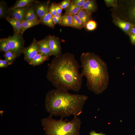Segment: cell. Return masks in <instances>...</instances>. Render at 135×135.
I'll list each match as a JSON object with an SVG mask.
<instances>
[{
	"mask_svg": "<svg viewBox=\"0 0 135 135\" xmlns=\"http://www.w3.org/2000/svg\"><path fill=\"white\" fill-rule=\"evenodd\" d=\"M87 96L73 94L67 90L53 89L46 95L45 107L50 115L64 118L71 116H78L82 113Z\"/></svg>",
	"mask_w": 135,
	"mask_h": 135,
	"instance_id": "2",
	"label": "cell"
},
{
	"mask_svg": "<svg viewBox=\"0 0 135 135\" xmlns=\"http://www.w3.org/2000/svg\"><path fill=\"white\" fill-rule=\"evenodd\" d=\"M80 61L82 68L80 74L86 78L88 89L96 94L102 93L109 81L106 64L98 56L89 52L82 53Z\"/></svg>",
	"mask_w": 135,
	"mask_h": 135,
	"instance_id": "3",
	"label": "cell"
},
{
	"mask_svg": "<svg viewBox=\"0 0 135 135\" xmlns=\"http://www.w3.org/2000/svg\"><path fill=\"white\" fill-rule=\"evenodd\" d=\"M80 66L73 54H61L48 64L47 78L56 89L78 92L81 88L83 77L79 72Z\"/></svg>",
	"mask_w": 135,
	"mask_h": 135,
	"instance_id": "1",
	"label": "cell"
},
{
	"mask_svg": "<svg viewBox=\"0 0 135 135\" xmlns=\"http://www.w3.org/2000/svg\"><path fill=\"white\" fill-rule=\"evenodd\" d=\"M40 2L35 0H17L15 4L11 8L8 9L9 10L16 8L26 7L30 4L35 3L36 4Z\"/></svg>",
	"mask_w": 135,
	"mask_h": 135,
	"instance_id": "16",
	"label": "cell"
},
{
	"mask_svg": "<svg viewBox=\"0 0 135 135\" xmlns=\"http://www.w3.org/2000/svg\"><path fill=\"white\" fill-rule=\"evenodd\" d=\"M6 20L12 26L14 32L20 34L21 32L22 28V22L20 20L13 18L7 16Z\"/></svg>",
	"mask_w": 135,
	"mask_h": 135,
	"instance_id": "13",
	"label": "cell"
},
{
	"mask_svg": "<svg viewBox=\"0 0 135 135\" xmlns=\"http://www.w3.org/2000/svg\"><path fill=\"white\" fill-rule=\"evenodd\" d=\"M106 4L109 6L116 7L117 6V1L113 0H104Z\"/></svg>",
	"mask_w": 135,
	"mask_h": 135,
	"instance_id": "31",
	"label": "cell"
},
{
	"mask_svg": "<svg viewBox=\"0 0 135 135\" xmlns=\"http://www.w3.org/2000/svg\"><path fill=\"white\" fill-rule=\"evenodd\" d=\"M113 21L116 25L128 34L132 29L135 27V25L130 22L123 20L118 17H114Z\"/></svg>",
	"mask_w": 135,
	"mask_h": 135,
	"instance_id": "9",
	"label": "cell"
},
{
	"mask_svg": "<svg viewBox=\"0 0 135 135\" xmlns=\"http://www.w3.org/2000/svg\"><path fill=\"white\" fill-rule=\"evenodd\" d=\"M96 5L94 0H88L82 8V9L85 10L90 14L95 11L96 9Z\"/></svg>",
	"mask_w": 135,
	"mask_h": 135,
	"instance_id": "19",
	"label": "cell"
},
{
	"mask_svg": "<svg viewBox=\"0 0 135 135\" xmlns=\"http://www.w3.org/2000/svg\"><path fill=\"white\" fill-rule=\"evenodd\" d=\"M86 26L88 30H94L96 28V24L94 21L90 20L87 22Z\"/></svg>",
	"mask_w": 135,
	"mask_h": 135,
	"instance_id": "26",
	"label": "cell"
},
{
	"mask_svg": "<svg viewBox=\"0 0 135 135\" xmlns=\"http://www.w3.org/2000/svg\"><path fill=\"white\" fill-rule=\"evenodd\" d=\"M130 35L131 43L134 44H135V34H131Z\"/></svg>",
	"mask_w": 135,
	"mask_h": 135,
	"instance_id": "34",
	"label": "cell"
},
{
	"mask_svg": "<svg viewBox=\"0 0 135 135\" xmlns=\"http://www.w3.org/2000/svg\"><path fill=\"white\" fill-rule=\"evenodd\" d=\"M133 3L130 10L129 14L130 19L135 22L134 25H135V1Z\"/></svg>",
	"mask_w": 135,
	"mask_h": 135,
	"instance_id": "27",
	"label": "cell"
},
{
	"mask_svg": "<svg viewBox=\"0 0 135 135\" xmlns=\"http://www.w3.org/2000/svg\"><path fill=\"white\" fill-rule=\"evenodd\" d=\"M135 34V27H133L131 30L129 35Z\"/></svg>",
	"mask_w": 135,
	"mask_h": 135,
	"instance_id": "37",
	"label": "cell"
},
{
	"mask_svg": "<svg viewBox=\"0 0 135 135\" xmlns=\"http://www.w3.org/2000/svg\"><path fill=\"white\" fill-rule=\"evenodd\" d=\"M0 50L5 53L10 51V48L6 42L4 38L0 39Z\"/></svg>",
	"mask_w": 135,
	"mask_h": 135,
	"instance_id": "25",
	"label": "cell"
},
{
	"mask_svg": "<svg viewBox=\"0 0 135 135\" xmlns=\"http://www.w3.org/2000/svg\"><path fill=\"white\" fill-rule=\"evenodd\" d=\"M49 58L43 54L39 52L32 59L29 64L33 66L39 65L48 60Z\"/></svg>",
	"mask_w": 135,
	"mask_h": 135,
	"instance_id": "14",
	"label": "cell"
},
{
	"mask_svg": "<svg viewBox=\"0 0 135 135\" xmlns=\"http://www.w3.org/2000/svg\"><path fill=\"white\" fill-rule=\"evenodd\" d=\"M72 20V14L65 12L62 17L59 24L63 26H71Z\"/></svg>",
	"mask_w": 135,
	"mask_h": 135,
	"instance_id": "17",
	"label": "cell"
},
{
	"mask_svg": "<svg viewBox=\"0 0 135 135\" xmlns=\"http://www.w3.org/2000/svg\"><path fill=\"white\" fill-rule=\"evenodd\" d=\"M55 3H52L48 8V11L52 16H55L57 14Z\"/></svg>",
	"mask_w": 135,
	"mask_h": 135,
	"instance_id": "28",
	"label": "cell"
},
{
	"mask_svg": "<svg viewBox=\"0 0 135 135\" xmlns=\"http://www.w3.org/2000/svg\"><path fill=\"white\" fill-rule=\"evenodd\" d=\"M36 3H32L27 7L24 20L30 21H39L34 12V8Z\"/></svg>",
	"mask_w": 135,
	"mask_h": 135,
	"instance_id": "11",
	"label": "cell"
},
{
	"mask_svg": "<svg viewBox=\"0 0 135 135\" xmlns=\"http://www.w3.org/2000/svg\"><path fill=\"white\" fill-rule=\"evenodd\" d=\"M53 18L54 23L55 24L58 23L59 24L60 22V20L54 16H53Z\"/></svg>",
	"mask_w": 135,
	"mask_h": 135,
	"instance_id": "36",
	"label": "cell"
},
{
	"mask_svg": "<svg viewBox=\"0 0 135 135\" xmlns=\"http://www.w3.org/2000/svg\"><path fill=\"white\" fill-rule=\"evenodd\" d=\"M39 52V45L38 41L35 38L28 47L24 48L22 51L24 55V59L29 64L32 59Z\"/></svg>",
	"mask_w": 135,
	"mask_h": 135,
	"instance_id": "6",
	"label": "cell"
},
{
	"mask_svg": "<svg viewBox=\"0 0 135 135\" xmlns=\"http://www.w3.org/2000/svg\"><path fill=\"white\" fill-rule=\"evenodd\" d=\"M40 23L46 25L52 28L54 27V24L53 18V16L48 11L39 20Z\"/></svg>",
	"mask_w": 135,
	"mask_h": 135,
	"instance_id": "15",
	"label": "cell"
},
{
	"mask_svg": "<svg viewBox=\"0 0 135 135\" xmlns=\"http://www.w3.org/2000/svg\"><path fill=\"white\" fill-rule=\"evenodd\" d=\"M54 16L60 20L62 16V14H57L56 15Z\"/></svg>",
	"mask_w": 135,
	"mask_h": 135,
	"instance_id": "38",
	"label": "cell"
},
{
	"mask_svg": "<svg viewBox=\"0 0 135 135\" xmlns=\"http://www.w3.org/2000/svg\"><path fill=\"white\" fill-rule=\"evenodd\" d=\"M49 36L45 38L38 41L39 52L44 54L45 56L49 57L50 55V50L48 44Z\"/></svg>",
	"mask_w": 135,
	"mask_h": 135,
	"instance_id": "12",
	"label": "cell"
},
{
	"mask_svg": "<svg viewBox=\"0 0 135 135\" xmlns=\"http://www.w3.org/2000/svg\"><path fill=\"white\" fill-rule=\"evenodd\" d=\"M56 7V10L57 14H61L62 8L59 4L55 3Z\"/></svg>",
	"mask_w": 135,
	"mask_h": 135,
	"instance_id": "33",
	"label": "cell"
},
{
	"mask_svg": "<svg viewBox=\"0 0 135 135\" xmlns=\"http://www.w3.org/2000/svg\"><path fill=\"white\" fill-rule=\"evenodd\" d=\"M52 116L50 115L41 120L45 135H80L81 122L77 116L69 121L62 117L57 120Z\"/></svg>",
	"mask_w": 135,
	"mask_h": 135,
	"instance_id": "4",
	"label": "cell"
},
{
	"mask_svg": "<svg viewBox=\"0 0 135 135\" xmlns=\"http://www.w3.org/2000/svg\"><path fill=\"white\" fill-rule=\"evenodd\" d=\"M72 15L73 20L71 27L77 29H80L84 26L82 21L77 15Z\"/></svg>",
	"mask_w": 135,
	"mask_h": 135,
	"instance_id": "22",
	"label": "cell"
},
{
	"mask_svg": "<svg viewBox=\"0 0 135 135\" xmlns=\"http://www.w3.org/2000/svg\"><path fill=\"white\" fill-rule=\"evenodd\" d=\"M27 6L24 7L18 8L9 10L8 16L14 18L22 22L24 20L25 12Z\"/></svg>",
	"mask_w": 135,
	"mask_h": 135,
	"instance_id": "10",
	"label": "cell"
},
{
	"mask_svg": "<svg viewBox=\"0 0 135 135\" xmlns=\"http://www.w3.org/2000/svg\"><path fill=\"white\" fill-rule=\"evenodd\" d=\"M9 10H7L6 3L4 1H0V18H5L8 16Z\"/></svg>",
	"mask_w": 135,
	"mask_h": 135,
	"instance_id": "23",
	"label": "cell"
},
{
	"mask_svg": "<svg viewBox=\"0 0 135 135\" xmlns=\"http://www.w3.org/2000/svg\"><path fill=\"white\" fill-rule=\"evenodd\" d=\"M91 14L82 8L76 15L81 20L84 26L90 20Z\"/></svg>",
	"mask_w": 135,
	"mask_h": 135,
	"instance_id": "18",
	"label": "cell"
},
{
	"mask_svg": "<svg viewBox=\"0 0 135 135\" xmlns=\"http://www.w3.org/2000/svg\"><path fill=\"white\" fill-rule=\"evenodd\" d=\"M71 0H65L59 3L62 9H66L69 6Z\"/></svg>",
	"mask_w": 135,
	"mask_h": 135,
	"instance_id": "30",
	"label": "cell"
},
{
	"mask_svg": "<svg viewBox=\"0 0 135 135\" xmlns=\"http://www.w3.org/2000/svg\"><path fill=\"white\" fill-rule=\"evenodd\" d=\"M90 135H106L105 134H103L102 132L97 133L94 130H92L90 132Z\"/></svg>",
	"mask_w": 135,
	"mask_h": 135,
	"instance_id": "35",
	"label": "cell"
},
{
	"mask_svg": "<svg viewBox=\"0 0 135 135\" xmlns=\"http://www.w3.org/2000/svg\"><path fill=\"white\" fill-rule=\"evenodd\" d=\"M49 2V0L46 2H40L36 4L34 12L39 20L48 11Z\"/></svg>",
	"mask_w": 135,
	"mask_h": 135,
	"instance_id": "8",
	"label": "cell"
},
{
	"mask_svg": "<svg viewBox=\"0 0 135 135\" xmlns=\"http://www.w3.org/2000/svg\"><path fill=\"white\" fill-rule=\"evenodd\" d=\"M81 9V7L74 4L71 1L69 6L65 9V12L76 15Z\"/></svg>",
	"mask_w": 135,
	"mask_h": 135,
	"instance_id": "21",
	"label": "cell"
},
{
	"mask_svg": "<svg viewBox=\"0 0 135 135\" xmlns=\"http://www.w3.org/2000/svg\"><path fill=\"white\" fill-rule=\"evenodd\" d=\"M48 44L50 50V55L55 57L61 54L62 48L60 39L54 36H49Z\"/></svg>",
	"mask_w": 135,
	"mask_h": 135,
	"instance_id": "7",
	"label": "cell"
},
{
	"mask_svg": "<svg viewBox=\"0 0 135 135\" xmlns=\"http://www.w3.org/2000/svg\"><path fill=\"white\" fill-rule=\"evenodd\" d=\"M10 64L8 62L5 60H0V68H6Z\"/></svg>",
	"mask_w": 135,
	"mask_h": 135,
	"instance_id": "32",
	"label": "cell"
},
{
	"mask_svg": "<svg viewBox=\"0 0 135 135\" xmlns=\"http://www.w3.org/2000/svg\"><path fill=\"white\" fill-rule=\"evenodd\" d=\"M20 33L15 32L13 35L7 38H4L8 44L10 51L13 53L17 57L20 56L24 47V40Z\"/></svg>",
	"mask_w": 135,
	"mask_h": 135,
	"instance_id": "5",
	"label": "cell"
},
{
	"mask_svg": "<svg viewBox=\"0 0 135 135\" xmlns=\"http://www.w3.org/2000/svg\"><path fill=\"white\" fill-rule=\"evenodd\" d=\"M39 21H30L25 20L22 22V28L20 33L22 35L26 30L40 24Z\"/></svg>",
	"mask_w": 135,
	"mask_h": 135,
	"instance_id": "20",
	"label": "cell"
},
{
	"mask_svg": "<svg viewBox=\"0 0 135 135\" xmlns=\"http://www.w3.org/2000/svg\"><path fill=\"white\" fill-rule=\"evenodd\" d=\"M5 60L12 64L17 58L16 56L11 52L10 51L5 53L4 55Z\"/></svg>",
	"mask_w": 135,
	"mask_h": 135,
	"instance_id": "24",
	"label": "cell"
},
{
	"mask_svg": "<svg viewBox=\"0 0 135 135\" xmlns=\"http://www.w3.org/2000/svg\"><path fill=\"white\" fill-rule=\"evenodd\" d=\"M86 1V0H74L71 1L74 4L82 8Z\"/></svg>",
	"mask_w": 135,
	"mask_h": 135,
	"instance_id": "29",
	"label": "cell"
}]
</instances>
